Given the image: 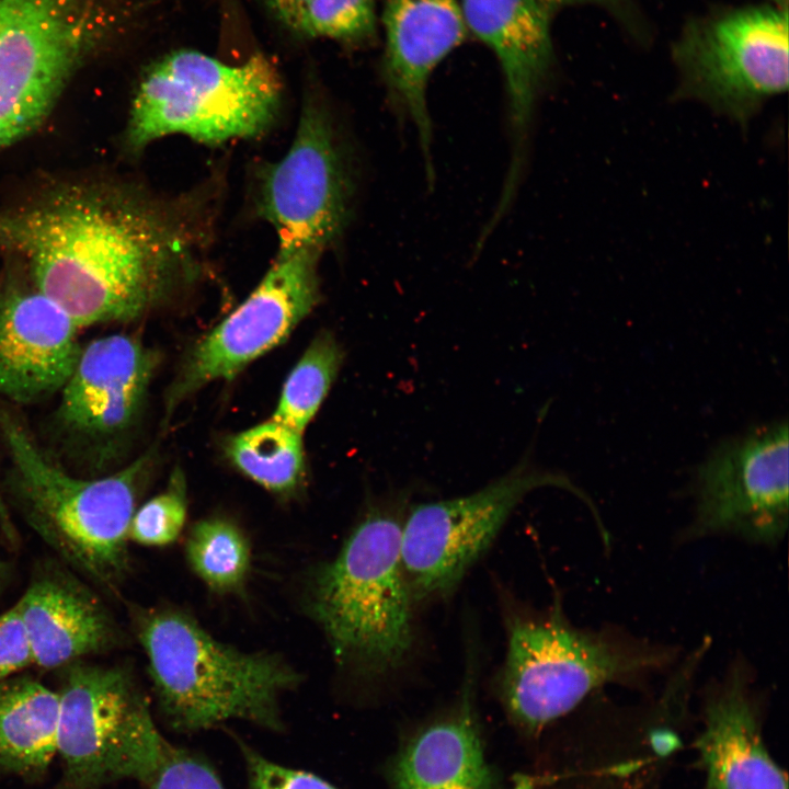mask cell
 Masks as SVG:
<instances>
[{
    "mask_svg": "<svg viewBox=\"0 0 789 789\" xmlns=\"http://www.w3.org/2000/svg\"><path fill=\"white\" fill-rule=\"evenodd\" d=\"M202 191L158 197L114 184H68L0 210V249L81 329L133 321L192 283L210 242Z\"/></svg>",
    "mask_w": 789,
    "mask_h": 789,
    "instance_id": "cell-1",
    "label": "cell"
},
{
    "mask_svg": "<svg viewBox=\"0 0 789 789\" xmlns=\"http://www.w3.org/2000/svg\"><path fill=\"white\" fill-rule=\"evenodd\" d=\"M402 499L377 500L321 564L307 607L336 661L362 676L398 670L413 643V597L401 561Z\"/></svg>",
    "mask_w": 789,
    "mask_h": 789,
    "instance_id": "cell-2",
    "label": "cell"
},
{
    "mask_svg": "<svg viewBox=\"0 0 789 789\" xmlns=\"http://www.w3.org/2000/svg\"><path fill=\"white\" fill-rule=\"evenodd\" d=\"M136 632L159 708L174 730L197 732L228 720L283 729L281 697L299 675L281 658L222 643L172 608L140 609Z\"/></svg>",
    "mask_w": 789,
    "mask_h": 789,
    "instance_id": "cell-3",
    "label": "cell"
},
{
    "mask_svg": "<svg viewBox=\"0 0 789 789\" xmlns=\"http://www.w3.org/2000/svg\"><path fill=\"white\" fill-rule=\"evenodd\" d=\"M0 432L26 522L65 561L113 590L129 571L128 531L149 455L113 474L82 479L54 464L4 409Z\"/></svg>",
    "mask_w": 789,
    "mask_h": 789,
    "instance_id": "cell-4",
    "label": "cell"
},
{
    "mask_svg": "<svg viewBox=\"0 0 789 789\" xmlns=\"http://www.w3.org/2000/svg\"><path fill=\"white\" fill-rule=\"evenodd\" d=\"M281 101L278 71L261 54L231 65L193 49L174 52L140 82L126 140L139 150L170 135L206 145L253 138L276 121Z\"/></svg>",
    "mask_w": 789,
    "mask_h": 789,
    "instance_id": "cell-5",
    "label": "cell"
},
{
    "mask_svg": "<svg viewBox=\"0 0 789 789\" xmlns=\"http://www.w3.org/2000/svg\"><path fill=\"white\" fill-rule=\"evenodd\" d=\"M501 704L522 731L535 733L608 683L664 665L665 651L633 648L572 627L557 604L546 614L507 609Z\"/></svg>",
    "mask_w": 789,
    "mask_h": 789,
    "instance_id": "cell-6",
    "label": "cell"
},
{
    "mask_svg": "<svg viewBox=\"0 0 789 789\" xmlns=\"http://www.w3.org/2000/svg\"><path fill=\"white\" fill-rule=\"evenodd\" d=\"M57 694L62 775L54 789H101L122 779L142 784L152 774L169 741L125 670L75 661Z\"/></svg>",
    "mask_w": 789,
    "mask_h": 789,
    "instance_id": "cell-7",
    "label": "cell"
},
{
    "mask_svg": "<svg viewBox=\"0 0 789 789\" xmlns=\"http://www.w3.org/2000/svg\"><path fill=\"white\" fill-rule=\"evenodd\" d=\"M676 96L707 104L740 124L788 89L787 5L724 9L688 22L672 48Z\"/></svg>",
    "mask_w": 789,
    "mask_h": 789,
    "instance_id": "cell-8",
    "label": "cell"
},
{
    "mask_svg": "<svg viewBox=\"0 0 789 789\" xmlns=\"http://www.w3.org/2000/svg\"><path fill=\"white\" fill-rule=\"evenodd\" d=\"M544 487L565 489L591 501L565 476L524 458L482 489L455 499L419 503L405 513L401 561L413 601L449 593L489 548L517 504Z\"/></svg>",
    "mask_w": 789,
    "mask_h": 789,
    "instance_id": "cell-9",
    "label": "cell"
},
{
    "mask_svg": "<svg viewBox=\"0 0 789 789\" xmlns=\"http://www.w3.org/2000/svg\"><path fill=\"white\" fill-rule=\"evenodd\" d=\"M353 194L351 161L333 115L308 99L287 152L258 174L256 210L274 228L278 251L322 254L346 227Z\"/></svg>",
    "mask_w": 789,
    "mask_h": 789,
    "instance_id": "cell-10",
    "label": "cell"
},
{
    "mask_svg": "<svg viewBox=\"0 0 789 789\" xmlns=\"http://www.w3.org/2000/svg\"><path fill=\"white\" fill-rule=\"evenodd\" d=\"M92 26L83 0H0V124L18 139L53 110Z\"/></svg>",
    "mask_w": 789,
    "mask_h": 789,
    "instance_id": "cell-11",
    "label": "cell"
},
{
    "mask_svg": "<svg viewBox=\"0 0 789 789\" xmlns=\"http://www.w3.org/2000/svg\"><path fill=\"white\" fill-rule=\"evenodd\" d=\"M693 535L729 531L774 542L788 526V423L720 442L695 472Z\"/></svg>",
    "mask_w": 789,
    "mask_h": 789,
    "instance_id": "cell-12",
    "label": "cell"
},
{
    "mask_svg": "<svg viewBox=\"0 0 789 789\" xmlns=\"http://www.w3.org/2000/svg\"><path fill=\"white\" fill-rule=\"evenodd\" d=\"M321 253L278 251L245 300L192 351L169 392L168 404L215 380H231L251 362L284 342L320 299Z\"/></svg>",
    "mask_w": 789,
    "mask_h": 789,
    "instance_id": "cell-13",
    "label": "cell"
},
{
    "mask_svg": "<svg viewBox=\"0 0 789 789\" xmlns=\"http://www.w3.org/2000/svg\"><path fill=\"white\" fill-rule=\"evenodd\" d=\"M156 365V354L128 334L101 336L82 346L59 392L56 419L61 430L93 458H110L139 416Z\"/></svg>",
    "mask_w": 789,
    "mask_h": 789,
    "instance_id": "cell-14",
    "label": "cell"
},
{
    "mask_svg": "<svg viewBox=\"0 0 789 789\" xmlns=\"http://www.w3.org/2000/svg\"><path fill=\"white\" fill-rule=\"evenodd\" d=\"M467 28L495 54L505 79L512 159L501 202L510 204L523 168L535 105L550 75V10L540 0H462Z\"/></svg>",
    "mask_w": 789,
    "mask_h": 789,
    "instance_id": "cell-15",
    "label": "cell"
},
{
    "mask_svg": "<svg viewBox=\"0 0 789 789\" xmlns=\"http://www.w3.org/2000/svg\"><path fill=\"white\" fill-rule=\"evenodd\" d=\"M79 329L37 289L0 295V396L30 404L60 392L82 350Z\"/></svg>",
    "mask_w": 789,
    "mask_h": 789,
    "instance_id": "cell-16",
    "label": "cell"
},
{
    "mask_svg": "<svg viewBox=\"0 0 789 789\" xmlns=\"http://www.w3.org/2000/svg\"><path fill=\"white\" fill-rule=\"evenodd\" d=\"M384 24V77L389 96L396 110L413 123L432 178L426 88L433 70L468 35L462 10L456 0H388Z\"/></svg>",
    "mask_w": 789,
    "mask_h": 789,
    "instance_id": "cell-17",
    "label": "cell"
},
{
    "mask_svg": "<svg viewBox=\"0 0 789 789\" xmlns=\"http://www.w3.org/2000/svg\"><path fill=\"white\" fill-rule=\"evenodd\" d=\"M456 704L416 729L387 767L391 789H495L474 702V672Z\"/></svg>",
    "mask_w": 789,
    "mask_h": 789,
    "instance_id": "cell-18",
    "label": "cell"
},
{
    "mask_svg": "<svg viewBox=\"0 0 789 789\" xmlns=\"http://www.w3.org/2000/svg\"><path fill=\"white\" fill-rule=\"evenodd\" d=\"M33 662L55 668L113 648L119 633L98 597L78 581L50 571L36 578L15 604Z\"/></svg>",
    "mask_w": 789,
    "mask_h": 789,
    "instance_id": "cell-19",
    "label": "cell"
},
{
    "mask_svg": "<svg viewBox=\"0 0 789 789\" xmlns=\"http://www.w3.org/2000/svg\"><path fill=\"white\" fill-rule=\"evenodd\" d=\"M744 675L735 668L706 708L697 742L710 789H787L766 751Z\"/></svg>",
    "mask_w": 789,
    "mask_h": 789,
    "instance_id": "cell-20",
    "label": "cell"
},
{
    "mask_svg": "<svg viewBox=\"0 0 789 789\" xmlns=\"http://www.w3.org/2000/svg\"><path fill=\"white\" fill-rule=\"evenodd\" d=\"M58 694L28 677L0 681V773L37 780L57 754Z\"/></svg>",
    "mask_w": 789,
    "mask_h": 789,
    "instance_id": "cell-21",
    "label": "cell"
},
{
    "mask_svg": "<svg viewBox=\"0 0 789 789\" xmlns=\"http://www.w3.org/2000/svg\"><path fill=\"white\" fill-rule=\"evenodd\" d=\"M301 435L272 419L231 437L227 455L240 471L266 490L289 495L305 474Z\"/></svg>",
    "mask_w": 789,
    "mask_h": 789,
    "instance_id": "cell-22",
    "label": "cell"
},
{
    "mask_svg": "<svg viewBox=\"0 0 789 789\" xmlns=\"http://www.w3.org/2000/svg\"><path fill=\"white\" fill-rule=\"evenodd\" d=\"M185 554L194 573L216 593L239 591L250 572V544L242 530L225 518L197 522L187 536Z\"/></svg>",
    "mask_w": 789,
    "mask_h": 789,
    "instance_id": "cell-23",
    "label": "cell"
},
{
    "mask_svg": "<svg viewBox=\"0 0 789 789\" xmlns=\"http://www.w3.org/2000/svg\"><path fill=\"white\" fill-rule=\"evenodd\" d=\"M343 358L333 333H319L286 379L272 419L302 434L327 397Z\"/></svg>",
    "mask_w": 789,
    "mask_h": 789,
    "instance_id": "cell-24",
    "label": "cell"
},
{
    "mask_svg": "<svg viewBox=\"0 0 789 789\" xmlns=\"http://www.w3.org/2000/svg\"><path fill=\"white\" fill-rule=\"evenodd\" d=\"M376 32L375 0H309L301 33L348 43L370 39Z\"/></svg>",
    "mask_w": 789,
    "mask_h": 789,
    "instance_id": "cell-25",
    "label": "cell"
},
{
    "mask_svg": "<svg viewBox=\"0 0 789 789\" xmlns=\"http://www.w3.org/2000/svg\"><path fill=\"white\" fill-rule=\"evenodd\" d=\"M186 490L183 473L175 470L167 489L135 511L128 531L129 540L145 546L174 542L186 518Z\"/></svg>",
    "mask_w": 789,
    "mask_h": 789,
    "instance_id": "cell-26",
    "label": "cell"
},
{
    "mask_svg": "<svg viewBox=\"0 0 789 789\" xmlns=\"http://www.w3.org/2000/svg\"><path fill=\"white\" fill-rule=\"evenodd\" d=\"M142 785L146 789H225L206 761L170 742L158 766Z\"/></svg>",
    "mask_w": 789,
    "mask_h": 789,
    "instance_id": "cell-27",
    "label": "cell"
},
{
    "mask_svg": "<svg viewBox=\"0 0 789 789\" xmlns=\"http://www.w3.org/2000/svg\"><path fill=\"white\" fill-rule=\"evenodd\" d=\"M249 789H340L309 771L279 765L238 741Z\"/></svg>",
    "mask_w": 789,
    "mask_h": 789,
    "instance_id": "cell-28",
    "label": "cell"
},
{
    "mask_svg": "<svg viewBox=\"0 0 789 789\" xmlns=\"http://www.w3.org/2000/svg\"><path fill=\"white\" fill-rule=\"evenodd\" d=\"M34 664L28 638L16 605L0 614V681Z\"/></svg>",
    "mask_w": 789,
    "mask_h": 789,
    "instance_id": "cell-29",
    "label": "cell"
},
{
    "mask_svg": "<svg viewBox=\"0 0 789 789\" xmlns=\"http://www.w3.org/2000/svg\"><path fill=\"white\" fill-rule=\"evenodd\" d=\"M309 0H265L267 7L286 26L301 33L305 10Z\"/></svg>",
    "mask_w": 789,
    "mask_h": 789,
    "instance_id": "cell-30",
    "label": "cell"
},
{
    "mask_svg": "<svg viewBox=\"0 0 789 789\" xmlns=\"http://www.w3.org/2000/svg\"><path fill=\"white\" fill-rule=\"evenodd\" d=\"M550 11L567 5L584 4L593 0H540Z\"/></svg>",
    "mask_w": 789,
    "mask_h": 789,
    "instance_id": "cell-31",
    "label": "cell"
},
{
    "mask_svg": "<svg viewBox=\"0 0 789 789\" xmlns=\"http://www.w3.org/2000/svg\"><path fill=\"white\" fill-rule=\"evenodd\" d=\"M0 524H1L2 528L4 529V531L7 534H9V536L11 537L12 524L10 522L9 513H8L7 506L3 502V499L1 496V493H0Z\"/></svg>",
    "mask_w": 789,
    "mask_h": 789,
    "instance_id": "cell-32",
    "label": "cell"
},
{
    "mask_svg": "<svg viewBox=\"0 0 789 789\" xmlns=\"http://www.w3.org/2000/svg\"><path fill=\"white\" fill-rule=\"evenodd\" d=\"M18 140L16 136L0 124V149Z\"/></svg>",
    "mask_w": 789,
    "mask_h": 789,
    "instance_id": "cell-33",
    "label": "cell"
},
{
    "mask_svg": "<svg viewBox=\"0 0 789 789\" xmlns=\"http://www.w3.org/2000/svg\"><path fill=\"white\" fill-rule=\"evenodd\" d=\"M4 573H5V568H4L3 562L0 560V581L3 578Z\"/></svg>",
    "mask_w": 789,
    "mask_h": 789,
    "instance_id": "cell-34",
    "label": "cell"
}]
</instances>
